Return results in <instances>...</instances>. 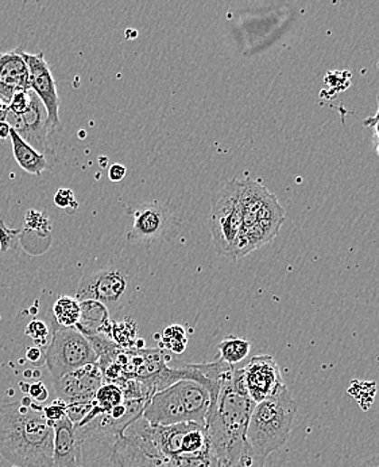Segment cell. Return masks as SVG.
Segmentation results:
<instances>
[{
    "instance_id": "obj_1",
    "label": "cell",
    "mask_w": 379,
    "mask_h": 467,
    "mask_svg": "<svg viewBox=\"0 0 379 467\" xmlns=\"http://www.w3.org/2000/svg\"><path fill=\"white\" fill-rule=\"evenodd\" d=\"M53 425L29 397H0V455L16 467H53Z\"/></svg>"
},
{
    "instance_id": "obj_2",
    "label": "cell",
    "mask_w": 379,
    "mask_h": 467,
    "mask_svg": "<svg viewBox=\"0 0 379 467\" xmlns=\"http://www.w3.org/2000/svg\"><path fill=\"white\" fill-rule=\"evenodd\" d=\"M255 406L247 392L242 368H231L211 404L204 425L211 453L221 467H232L241 458Z\"/></svg>"
},
{
    "instance_id": "obj_3",
    "label": "cell",
    "mask_w": 379,
    "mask_h": 467,
    "mask_svg": "<svg viewBox=\"0 0 379 467\" xmlns=\"http://www.w3.org/2000/svg\"><path fill=\"white\" fill-rule=\"evenodd\" d=\"M80 467H167L158 453L133 434L75 427Z\"/></svg>"
},
{
    "instance_id": "obj_4",
    "label": "cell",
    "mask_w": 379,
    "mask_h": 467,
    "mask_svg": "<svg viewBox=\"0 0 379 467\" xmlns=\"http://www.w3.org/2000/svg\"><path fill=\"white\" fill-rule=\"evenodd\" d=\"M296 415L298 403L284 384L273 397L255 406L246 434L250 449L266 461L287 444Z\"/></svg>"
},
{
    "instance_id": "obj_5",
    "label": "cell",
    "mask_w": 379,
    "mask_h": 467,
    "mask_svg": "<svg viewBox=\"0 0 379 467\" xmlns=\"http://www.w3.org/2000/svg\"><path fill=\"white\" fill-rule=\"evenodd\" d=\"M136 290V271L123 260H112L81 277L77 285L76 299L100 302L115 314L130 304Z\"/></svg>"
},
{
    "instance_id": "obj_6",
    "label": "cell",
    "mask_w": 379,
    "mask_h": 467,
    "mask_svg": "<svg viewBox=\"0 0 379 467\" xmlns=\"http://www.w3.org/2000/svg\"><path fill=\"white\" fill-rule=\"evenodd\" d=\"M98 361V354L85 335L76 328L53 325V334L45 351V364L53 380Z\"/></svg>"
},
{
    "instance_id": "obj_7",
    "label": "cell",
    "mask_w": 379,
    "mask_h": 467,
    "mask_svg": "<svg viewBox=\"0 0 379 467\" xmlns=\"http://www.w3.org/2000/svg\"><path fill=\"white\" fill-rule=\"evenodd\" d=\"M241 229V181L232 180L213 199L211 233L216 251L231 259Z\"/></svg>"
},
{
    "instance_id": "obj_8",
    "label": "cell",
    "mask_w": 379,
    "mask_h": 467,
    "mask_svg": "<svg viewBox=\"0 0 379 467\" xmlns=\"http://www.w3.org/2000/svg\"><path fill=\"white\" fill-rule=\"evenodd\" d=\"M126 211L133 219V227L128 233L130 243L153 244L167 240L180 227V219L169 206L159 201L138 203L126 209Z\"/></svg>"
},
{
    "instance_id": "obj_9",
    "label": "cell",
    "mask_w": 379,
    "mask_h": 467,
    "mask_svg": "<svg viewBox=\"0 0 379 467\" xmlns=\"http://www.w3.org/2000/svg\"><path fill=\"white\" fill-rule=\"evenodd\" d=\"M29 111L21 117L8 112L5 122L11 126L14 131L38 153L49 155L52 153L48 145V134L51 133V122L48 112L41 98L30 89Z\"/></svg>"
},
{
    "instance_id": "obj_10",
    "label": "cell",
    "mask_w": 379,
    "mask_h": 467,
    "mask_svg": "<svg viewBox=\"0 0 379 467\" xmlns=\"http://www.w3.org/2000/svg\"><path fill=\"white\" fill-rule=\"evenodd\" d=\"M53 383L59 400L65 406H73L95 399L96 392L104 384V378L99 364H90L53 380Z\"/></svg>"
},
{
    "instance_id": "obj_11",
    "label": "cell",
    "mask_w": 379,
    "mask_h": 467,
    "mask_svg": "<svg viewBox=\"0 0 379 467\" xmlns=\"http://www.w3.org/2000/svg\"><path fill=\"white\" fill-rule=\"evenodd\" d=\"M249 397L255 404L273 397L282 386L281 372L273 356H255L242 368Z\"/></svg>"
},
{
    "instance_id": "obj_12",
    "label": "cell",
    "mask_w": 379,
    "mask_h": 467,
    "mask_svg": "<svg viewBox=\"0 0 379 467\" xmlns=\"http://www.w3.org/2000/svg\"><path fill=\"white\" fill-rule=\"evenodd\" d=\"M22 56L29 68L30 84H32L30 87L45 106L52 131L56 130L60 127V98L51 67L45 61L43 53L29 54L24 51Z\"/></svg>"
},
{
    "instance_id": "obj_13",
    "label": "cell",
    "mask_w": 379,
    "mask_h": 467,
    "mask_svg": "<svg viewBox=\"0 0 379 467\" xmlns=\"http://www.w3.org/2000/svg\"><path fill=\"white\" fill-rule=\"evenodd\" d=\"M22 53V48L0 53V96L8 101L16 92L32 89L29 68Z\"/></svg>"
},
{
    "instance_id": "obj_14",
    "label": "cell",
    "mask_w": 379,
    "mask_h": 467,
    "mask_svg": "<svg viewBox=\"0 0 379 467\" xmlns=\"http://www.w3.org/2000/svg\"><path fill=\"white\" fill-rule=\"evenodd\" d=\"M53 467H80L79 444L72 420L65 415L53 423Z\"/></svg>"
},
{
    "instance_id": "obj_15",
    "label": "cell",
    "mask_w": 379,
    "mask_h": 467,
    "mask_svg": "<svg viewBox=\"0 0 379 467\" xmlns=\"http://www.w3.org/2000/svg\"><path fill=\"white\" fill-rule=\"evenodd\" d=\"M111 313L96 301H80V318L75 328L85 337L103 334L109 337L111 331Z\"/></svg>"
},
{
    "instance_id": "obj_16",
    "label": "cell",
    "mask_w": 379,
    "mask_h": 467,
    "mask_svg": "<svg viewBox=\"0 0 379 467\" xmlns=\"http://www.w3.org/2000/svg\"><path fill=\"white\" fill-rule=\"evenodd\" d=\"M10 140L13 143L14 158L24 172L33 175H41L45 170L53 167V163L49 161L48 155L38 153L32 145H27L13 128H11Z\"/></svg>"
},
{
    "instance_id": "obj_17",
    "label": "cell",
    "mask_w": 379,
    "mask_h": 467,
    "mask_svg": "<svg viewBox=\"0 0 379 467\" xmlns=\"http://www.w3.org/2000/svg\"><path fill=\"white\" fill-rule=\"evenodd\" d=\"M258 227L265 233L269 243L273 241L279 236L280 229L285 222V210L280 205L279 199L276 194L269 191L261 205L257 214Z\"/></svg>"
},
{
    "instance_id": "obj_18",
    "label": "cell",
    "mask_w": 379,
    "mask_h": 467,
    "mask_svg": "<svg viewBox=\"0 0 379 467\" xmlns=\"http://www.w3.org/2000/svg\"><path fill=\"white\" fill-rule=\"evenodd\" d=\"M52 313L54 325L59 328H75L80 318V302L72 296H62L57 299Z\"/></svg>"
},
{
    "instance_id": "obj_19",
    "label": "cell",
    "mask_w": 379,
    "mask_h": 467,
    "mask_svg": "<svg viewBox=\"0 0 379 467\" xmlns=\"http://www.w3.org/2000/svg\"><path fill=\"white\" fill-rule=\"evenodd\" d=\"M218 349L222 361L226 362L231 367H235L236 364L243 361L249 356L251 343L249 341L231 335V337H227L226 340L219 343Z\"/></svg>"
},
{
    "instance_id": "obj_20",
    "label": "cell",
    "mask_w": 379,
    "mask_h": 467,
    "mask_svg": "<svg viewBox=\"0 0 379 467\" xmlns=\"http://www.w3.org/2000/svg\"><path fill=\"white\" fill-rule=\"evenodd\" d=\"M125 400L122 389L119 387L115 386V384H103L96 392L95 399L92 401V408L98 414L107 415Z\"/></svg>"
},
{
    "instance_id": "obj_21",
    "label": "cell",
    "mask_w": 379,
    "mask_h": 467,
    "mask_svg": "<svg viewBox=\"0 0 379 467\" xmlns=\"http://www.w3.org/2000/svg\"><path fill=\"white\" fill-rule=\"evenodd\" d=\"M137 333H138V328L134 321L125 320L122 322L112 321L109 338L122 350H130V349H136L137 340H138Z\"/></svg>"
},
{
    "instance_id": "obj_22",
    "label": "cell",
    "mask_w": 379,
    "mask_h": 467,
    "mask_svg": "<svg viewBox=\"0 0 379 467\" xmlns=\"http://www.w3.org/2000/svg\"><path fill=\"white\" fill-rule=\"evenodd\" d=\"M167 467H221L210 447L196 454H181L165 461Z\"/></svg>"
},
{
    "instance_id": "obj_23",
    "label": "cell",
    "mask_w": 379,
    "mask_h": 467,
    "mask_svg": "<svg viewBox=\"0 0 379 467\" xmlns=\"http://www.w3.org/2000/svg\"><path fill=\"white\" fill-rule=\"evenodd\" d=\"M161 348L166 349L173 354H183L188 345V335L181 325H170L165 329L159 337Z\"/></svg>"
},
{
    "instance_id": "obj_24",
    "label": "cell",
    "mask_w": 379,
    "mask_h": 467,
    "mask_svg": "<svg viewBox=\"0 0 379 467\" xmlns=\"http://www.w3.org/2000/svg\"><path fill=\"white\" fill-rule=\"evenodd\" d=\"M26 334L34 341L38 348L49 345V328L43 321H32L27 325Z\"/></svg>"
},
{
    "instance_id": "obj_25",
    "label": "cell",
    "mask_w": 379,
    "mask_h": 467,
    "mask_svg": "<svg viewBox=\"0 0 379 467\" xmlns=\"http://www.w3.org/2000/svg\"><path fill=\"white\" fill-rule=\"evenodd\" d=\"M30 101H32L30 100V90L16 92L11 98L10 104H8V112L15 115V117H21V115H24L29 111Z\"/></svg>"
},
{
    "instance_id": "obj_26",
    "label": "cell",
    "mask_w": 379,
    "mask_h": 467,
    "mask_svg": "<svg viewBox=\"0 0 379 467\" xmlns=\"http://www.w3.org/2000/svg\"><path fill=\"white\" fill-rule=\"evenodd\" d=\"M54 203H56L59 208L70 211V213H73L77 209L75 193H73L71 189H60L56 196H54Z\"/></svg>"
},
{
    "instance_id": "obj_27",
    "label": "cell",
    "mask_w": 379,
    "mask_h": 467,
    "mask_svg": "<svg viewBox=\"0 0 379 467\" xmlns=\"http://www.w3.org/2000/svg\"><path fill=\"white\" fill-rule=\"evenodd\" d=\"M232 467H265V460L258 457V455L250 449L249 444H247L238 462Z\"/></svg>"
},
{
    "instance_id": "obj_28",
    "label": "cell",
    "mask_w": 379,
    "mask_h": 467,
    "mask_svg": "<svg viewBox=\"0 0 379 467\" xmlns=\"http://www.w3.org/2000/svg\"><path fill=\"white\" fill-rule=\"evenodd\" d=\"M43 415L53 425L67 415V406L62 400L56 401L53 406L43 408Z\"/></svg>"
},
{
    "instance_id": "obj_29",
    "label": "cell",
    "mask_w": 379,
    "mask_h": 467,
    "mask_svg": "<svg viewBox=\"0 0 379 467\" xmlns=\"http://www.w3.org/2000/svg\"><path fill=\"white\" fill-rule=\"evenodd\" d=\"M29 397L37 401L49 399V391L43 383H34L29 386Z\"/></svg>"
},
{
    "instance_id": "obj_30",
    "label": "cell",
    "mask_w": 379,
    "mask_h": 467,
    "mask_svg": "<svg viewBox=\"0 0 379 467\" xmlns=\"http://www.w3.org/2000/svg\"><path fill=\"white\" fill-rule=\"evenodd\" d=\"M26 359L30 364L40 365L45 362V353L38 346H33V348L27 349Z\"/></svg>"
},
{
    "instance_id": "obj_31",
    "label": "cell",
    "mask_w": 379,
    "mask_h": 467,
    "mask_svg": "<svg viewBox=\"0 0 379 467\" xmlns=\"http://www.w3.org/2000/svg\"><path fill=\"white\" fill-rule=\"evenodd\" d=\"M126 173H128V170L123 164L115 163L109 167V178L112 182H120L126 177Z\"/></svg>"
},
{
    "instance_id": "obj_32",
    "label": "cell",
    "mask_w": 379,
    "mask_h": 467,
    "mask_svg": "<svg viewBox=\"0 0 379 467\" xmlns=\"http://www.w3.org/2000/svg\"><path fill=\"white\" fill-rule=\"evenodd\" d=\"M364 125L366 126V127L373 128V134H374L375 143L379 145V108L377 115H375V117H370V119L365 120Z\"/></svg>"
},
{
    "instance_id": "obj_33",
    "label": "cell",
    "mask_w": 379,
    "mask_h": 467,
    "mask_svg": "<svg viewBox=\"0 0 379 467\" xmlns=\"http://www.w3.org/2000/svg\"><path fill=\"white\" fill-rule=\"evenodd\" d=\"M355 467H379V454L366 458V460L362 461Z\"/></svg>"
},
{
    "instance_id": "obj_34",
    "label": "cell",
    "mask_w": 379,
    "mask_h": 467,
    "mask_svg": "<svg viewBox=\"0 0 379 467\" xmlns=\"http://www.w3.org/2000/svg\"><path fill=\"white\" fill-rule=\"evenodd\" d=\"M8 104L10 101L5 100L3 96H0V122H5V117L8 114Z\"/></svg>"
},
{
    "instance_id": "obj_35",
    "label": "cell",
    "mask_w": 379,
    "mask_h": 467,
    "mask_svg": "<svg viewBox=\"0 0 379 467\" xmlns=\"http://www.w3.org/2000/svg\"><path fill=\"white\" fill-rule=\"evenodd\" d=\"M11 126L7 122H0V139H10Z\"/></svg>"
},
{
    "instance_id": "obj_36",
    "label": "cell",
    "mask_w": 379,
    "mask_h": 467,
    "mask_svg": "<svg viewBox=\"0 0 379 467\" xmlns=\"http://www.w3.org/2000/svg\"><path fill=\"white\" fill-rule=\"evenodd\" d=\"M375 148H377V154H378V156H379V145H375Z\"/></svg>"
}]
</instances>
